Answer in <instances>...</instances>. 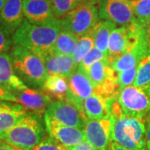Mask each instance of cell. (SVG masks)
Masks as SVG:
<instances>
[{"label": "cell", "mask_w": 150, "mask_h": 150, "mask_svg": "<svg viewBox=\"0 0 150 150\" xmlns=\"http://www.w3.org/2000/svg\"><path fill=\"white\" fill-rule=\"evenodd\" d=\"M61 30V20L56 18L42 24H33L24 19L13 34V43L32 51L42 59L51 53Z\"/></svg>", "instance_id": "6da1fadb"}, {"label": "cell", "mask_w": 150, "mask_h": 150, "mask_svg": "<svg viewBox=\"0 0 150 150\" xmlns=\"http://www.w3.org/2000/svg\"><path fill=\"white\" fill-rule=\"evenodd\" d=\"M112 141L129 150H146V119L111 113Z\"/></svg>", "instance_id": "7a4b0ae2"}, {"label": "cell", "mask_w": 150, "mask_h": 150, "mask_svg": "<svg viewBox=\"0 0 150 150\" xmlns=\"http://www.w3.org/2000/svg\"><path fill=\"white\" fill-rule=\"evenodd\" d=\"M47 137L41 117L28 112L18 123L0 137V140L24 150H31Z\"/></svg>", "instance_id": "3957f363"}, {"label": "cell", "mask_w": 150, "mask_h": 150, "mask_svg": "<svg viewBox=\"0 0 150 150\" xmlns=\"http://www.w3.org/2000/svg\"><path fill=\"white\" fill-rule=\"evenodd\" d=\"M10 57L15 74L26 85L43 87L48 74L43 60L38 55L14 44L11 48Z\"/></svg>", "instance_id": "277c9868"}, {"label": "cell", "mask_w": 150, "mask_h": 150, "mask_svg": "<svg viewBox=\"0 0 150 150\" xmlns=\"http://www.w3.org/2000/svg\"><path fill=\"white\" fill-rule=\"evenodd\" d=\"M98 8L93 2L88 0L62 18V29L74 33L79 38L90 32L98 22Z\"/></svg>", "instance_id": "5b68a950"}, {"label": "cell", "mask_w": 150, "mask_h": 150, "mask_svg": "<svg viewBox=\"0 0 150 150\" xmlns=\"http://www.w3.org/2000/svg\"><path fill=\"white\" fill-rule=\"evenodd\" d=\"M116 100L124 115L144 119L150 115V89L129 86L119 91Z\"/></svg>", "instance_id": "8992f818"}, {"label": "cell", "mask_w": 150, "mask_h": 150, "mask_svg": "<svg viewBox=\"0 0 150 150\" xmlns=\"http://www.w3.org/2000/svg\"><path fill=\"white\" fill-rule=\"evenodd\" d=\"M86 74L94 86L95 93L107 99L116 98L119 93L118 75L107 59L95 63Z\"/></svg>", "instance_id": "52a82bcc"}, {"label": "cell", "mask_w": 150, "mask_h": 150, "mask_svg": "<svg viewBox=\"0 0 150 150\" xmlns=\"http://www.w3.org/2000/svg\"><path fill=\"white\" fill-rule=\"evenodd\" d=\"M87 118L74 105L65 101H53L44 112V121L83 129Z\"/></svg>", "instance_id": "ba28073f"}, {"label": "cell", "mask_w": 150, "mask_h": 150, "mask_svg": "<svg viewBox=\"0 0 150 150\" xmlns=\"http://www.w3.org/2000/svg\"><path fill=\"white\" fill-rule=\"evenodd\" d=\"M68 81L69 88L65 102L74 105L83 113V101L95 93L94 86L86 72L79 68H78V69L70 76Z\"/></svg>", "instance_id": "9c48e42d"}, {"label": "cell", "mask_w": 150, "mask_h": 150, "mask_svg": "<svg viewBox=\"0 0 150 150\" xmlns=\"http://www.w3.org/2000/svg\"><path fill=\"white\" fill-rule=\"evenodd\" d=\"M99 18L112 22L121 27L129 26L136 21L128 0H105L99 4Z\"/></svg>", "instance_id": "30bf717a"}, {"label": "cell", "mask_w": 150, "mask_h": 150, "mask_svg": "<svg viewBox=\"0 0 150 150\" xmlns=\"http://www.w3.org/2000/svg\"><path fill=\"white\" fill-rule=\"evenodd\" d=\"M86 140L97 150H108L112 143V120L111 118L101 119L87 118L84 123Z\"/></svg>", "instance_id": "8fae6325"}, {"label": "cell", "mask_w": 150, "mask_h": 150, "mask_svg": "<svg viewBox=\"0 0 150 150\" xmlns=\"http://www.w3.org/2000/svg\"><path fill=\"white\" fill-rule=\"evenodd\" d=\"M17 98V103L21 104L28 112L41 117L47 108L53 102V98L45 92L28 88L12 91Z\"/></svg>", "instance_id": "7c38bea8"}, {"label": "cell", "mask_w": 150, "mask_h": 150, "mask_svg": "<svg viewBox=\"0 0 150 150\" xmlns=\"http://www.w3.org/2000/svg\"><path fill=\"white\" fill-rule=\"evenodd\" d=\"M44 123L48 135L64 145L68 149L86 140L83 129L64 126L50 121H44Z\"/></svg>", "instance_id": "4fadbf2b"}, {"label": "cell", "mask_w": 150, "mask_h": 150, "mask_svg": "<svg viewBox=\"0 0 150 150\" xmlns=\"http://www.w3.org/2000/svg\"><path fill=\"white\" fill-rule=\"evenodd\" d=\"M24 18L33 24H42L55 18L51 0H23Z\"/></svg>", "instance_id": "5bb4252c"}, {"label": "cell", "mask_w": 150, "mask_h": 150, "mask_svg": "<svg viewBox=\"0 0 150 150\" xmlns=\"http://www.w3.org/2000/svg\"><path fill=\"white\" fill-rule=\"evenodd\" d=\"M23 0H7L0 12V27L9 34L14 33L23 22Z\"/></svg>", "instance_id": "9a60e30c"}, {"label": "cell", "mask_w": 150, "mask_h": 150, "mask_svg": "<svg viewBox=\"0 0 150 150\" xmlns=\"http://www.w3.org/2000/svg\"><path fill=\"white\" fill-rule=\"evenodd\" d=\"M48 74H56L69 79L78 69L72 56L48 54L42 58Z\"/></svg>", "instance_id": "2e32d148"}, {"label": "cell", "mask_w": 150, "mask_h": 150, "mask_svg": "<svg viewBox=\"0 0 150 150\" xmlns=\"http://www.w3.org/2000/svg\"><path fill=\"white\" fill-rule=\"evenodd\" d=\"M28 112L19 103L0 101V137L18 123Z\"/></svg>", "instance_id": "e0dca14e"}, {"label": "cell", "mask_w": 150, "mask_h": 150, "mask_svg": "<svg viewBox=\"0 0 150 150\" xmlns=\"http://www.w3.org/2000/svg\"><path fill=\"white\" fill-rule=\"evenodd\" d=\"M111 99H107L97 93L88 97L83 103V115L89 119L109 118L111 114Z\"/></svg>", "instance_id": "ac0fdd59"}, {"label": "cell", "mask_w": 150, "mask_h": 150, "mask_svg": "<svg viewBox=\"0 0 150 150\" xmlns=\"http://www.w3.org/2000/svg\"><path fill=\"white\" fill-rule=\"evenodd\" d=\"M0 83L11 91L24 90L28 86L15 74L10 54H0Z\"/></svg>", "instance_id": "d6986e66"}, {"label": "cell", "mask_w": 150, "mask_h": 150, "mask_svg": "<svg viewBox=\"0 0 150 150\" xmlns=\"http://www.w3.org/2000/svg\"><path fill=\"white\" fill-rule=\"evenodd\" d=\"M129 50L127 27L116 28L111 33L108 46L107 61L113 64L118 58Z\"/></svg>", "instance_id": "ffe728a7"}, {"label": "cell", "mask_w": 150, "mask_h": 150, "mask_svg": "<svg viewBox=\"0 0 150 150\" xmlns=\"http://www.w3.org/2000/svg\"><path fill=\"white\" fill-rule=\"evenodd\" d=\"M43 92L53 99L58 101H66L67 93L69 92V81L63 76L48 74L42 87Z\"/></svg>", "instance_id": "44dd1931"}, {"label": "cell", "mask_w": 150, "mask_h": 150, "mask_svg": "<svg viewBox=\"0 0 150 150\" xmlns=\"http://www.w3.org/2000/svg\"><path fill=\"white\" fill-rule=\"evenodd\" d=\"M116 28V24L108 20L98 21L90 30L88 34L93 40L95 48L107 54L109 38L112 32Z\"/></svg>", "instance_id": "7402d4cb"}, {"label": "cell", "mask_w": 150, "mask_h": 150, "mask_svg": "<svg viewBox=\"0 0 150 150\" xmlns=\"http://www.w3.org/2000/svg\"><path fill=\"white\" fill-rule=\"evenodd\" d=\"M79 38L74 33L62 29L51 49L50 54L73 56Z\"/></svg>", "instance_id": "603a6c76"}, {"label": "cell", "mask_w": 150, "mask_h": 150, "mask_svg": "<svg viewBox=\"0 0 150 150\" xmlns=\"http://www.w3.org/2000/svg\"><path fill=\"white\" fill-rule=\"evenodd\" d=\"M134 86L150 89V52L139 63Z\"/></svg>", "instance_id": "cb8c5ba5"}, {"label": "cell", "mask_w": 150, "mask_h": 150, "mask_svg": "<svg viewBox=\"0 0 150 150\" xmlns=\"http://www.w3.org/2000/svg\"><path fill=\"white\" fill-rule=\"evenodd\" d=\"M136 21L142 26L146 27L150 19V0L130 1Z\"/></svg>", "instance_id": "d4e9b609"}, {"label": "cell", "mask_w": 150, "mask_h": 150, "mask_svg": "<svg viewBox=\"0 0 150 150\" xmlns=\"http://www.w3.org/2000/svg\"><path fill=\"white\" fill-rule=\"evenodd\" d=\"M88 0H51L54 16L61 19L69 12L75 9Z\"/></svg>", "instance_id": "484cf974"}, {"label": "cell", "mask_w": 150, "mask_h": 150, "mask_svg": "<svg viewBox=\"0 0 150 150\" xmlns=\"http://www.w3.org/2000/svg\"><path fill=\"white\" fill-rule=\"evenodd\" d=\"M93 48H94L93 40L88 33L79 38L78 40V43L76 44L74 52L72 56L74 60L75 64L79 66L81 61L84 59L86 55Z\"/></svg>", "instance_id": "4316f807"}, {"label": "cell", "mask_w": 150, "mask_h": 150, "mask_svg": "<svg viewBox=\"0 0 150 150\" xmlns=\"http://www.w3.org/2000/svg\"><path fill=\"white\" fill-rule=\"evenodd\" d=\"M104 59H107V54H104L103 52L100 51L99 49L94 47L88 54L86 55L84 59L81 61L78 68L83 70L84 72H87L92 65H93L98 61L104 60Z\"/></svg>", "instance_id": "83f0119b"}, {"label": "cell", "mask_w": 150, "mask_h": 150, "mask_svg": "<svg viewBox=\"0 0 150 150\" xmlns=\"http://www.w3.org/2000/svg\"><path fill=\"white\" fill-rule=\"evenodd\" d=\"M137 71H138V67H135L131 69L118 73V80L119 91L124 88L134 85V81L137 76Z\"/></svg>", "instance_id": "f1b7e54d"}, {"label": "cell", "mask_w": 150, "mask_h": 150, "mask_svg": "<svg viewBox=\"0 0 150 150\" xmlns=\"http://www.w3.org/2000/svg\"><path fill=\"white\" fill-rule=\"evenodd\" d=\"M31 150H69L54 138L48 135Z\"/></svg>", "instance_id": "f546056e"}, {"label": "cell", "mask_w": 150, "mask_h": 150, "mask_svg": "<svg viewBox=\"0 0 150 150\" xmlns=\"http://www.w3.org/2000/svg\"><path fill=\"white\" fill-rule=\"evenodd\" d=\"M13 38H10V34L2 27H0V54L7 53L12 48Z\"/></svg>", "instance_id": "4dcf8cb0"}, {"label": "cell", "mask_w": 150, "mask_h": 150, "mask_svg": "<svg viewBox=\"0 0 150 150\" xmlns=\"http://www.w3.org/2000/svg\"><path fill=\"white\" fill-rule=\"evenodd\" d=\"M0 101H8V102L17 103L16 97L10 89L0 83Z\"/></svg>", "instance_id": "1f68e13d"}, {"label": "cell", "mask_w": 150, "mask_h": 150, "mask_svg": "<svg viewBox=\"0 0 150 150\" xmlns=\"http://www.w3.org/2000/svg\"><path fill=\"white\" fill-rule=\"evenodd\" d=\"M69 150H97L93 145L88 142L87 140H85L84 142L81 143L79 144L76 145L74 147L71 148Z\"/></svg>", "instance_id": "d6a6232c"}, {"label": "cell", "mask_w": 150, "mask_h": 150, "mask_svg": "<svg viewBox=\"0 0 150 150\" xmlns=\"http://www.w3.org/2000/svg\"><path fill=\"white\" fill-rule=\"evenodd\" d=\"M146 150H150V115L146 118Z\"/></svg>", "instance_id": "836d02e7"}, {"label": "cell", "mask_w": 150, "mask_h": 150, "mask_svg": "<svg viewBox=\"0 0 150 150\" xmlns=\"http://www.w3.org/2000/svg\"><path fill=\"white\" fill-rule=\"evenodd\" d=\"M0 150H24L17 148L15 146L9 144L8 143L4 142V140H0Z\"/></svg>", "instance_id": "e575fe53"}, {"label": "cell", "mask_w": 150, "mask_h": 150, "mask_svg": "<svg viewBox=\"0 0 150 150\" xmlns=\"http://www.w3.org/2000/svg\"><path fill=\"white\" fill-rule=\"evenodd\" d=\"M108 150H129L126 148H124L123 146H121L120 144H117L116 142H113L112 141L111 144L109 146V149Z\"/></svg>", "instance_id": "d590c367"}, {"label": "cell", "mask_w": 150, "mask_h": 150, "mask_svg": "<svg viewBox=\"0 0 150 150\" xmlns=\"http://www.w3.org/2000/svg\"><path fill=\"white\" fill-rule=\"evenodd\" d=\"M145 29H146V32H147V34H148V38H149V40L150 41V19L149 21L148 22L146 27H145Z\"/></svg>", "instance_id": "8d00e7d4"}, {"label": "cell", "mask_w": 150, "mask_h": 150, "mask_svg": "<svg viewBox=\"0 0 150 150\" xmlns=\"http://www.w3.org/2000/svg\"><path fill=\"white\" fill-rule=\"evenodd\" d=\"M7 0H0V12L2 11L3 8L5 5V3Z\"/></svg>", "instance_id": "74e56055"}, {"label": "cell", "mask_w": 150, "mask_h": 150, "mask_svg": "<svg viewBox=\"0 0 150 150\" xmlns=\"http://www.w3.org/2000/svg\"><path fill=\"white\" fill-rule=\"evenodd\" d=\"M89 1H91L93 4H100L101 3H103L105 0H89Z\"/></svg>", "instance_id": "f35d334b"}, {"label": "cell", "mask_w": 150, "mask_h": 150, "mask_svg": "<svg viewBox=\"0 0 150 150\" xmlns=\"http://www.w3.org/2000/svg\"><path fill=\"white\" fill-rule=\"evenodd\" d=\"M128 1H129V2H130V1H134V0H128Z\"/></svg>", "instance_id": "ab89813d"}, {"label": "cell", "mask_w": 150, "mask_h": 150, "mask_svg": "<svg viewBox=\"0 0 150 150\" xmlns=\"http://www.w3.org/2000/svg\"><path fill=\"white\" fill-rule=\"evenodd\" d=\"M149 45H150V41H149Z\"/></svg>", "instance_id": "60d3db41"}]
</instances>
